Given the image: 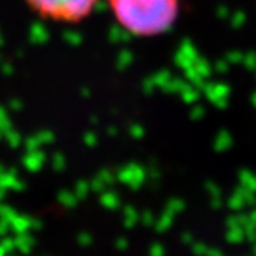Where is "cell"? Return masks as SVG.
Masks as SVG:
<instances>
[{
  "instance_id": "obj_1",
  "label": "cell",
  "mask_w": 256,
  "mask_h": 256,
  "mask_svg": "<svg viewBox=\"0 0 256 256\" xmlns=\"http://www.w3.org/2000/svg\"><path fill=\"white\" fill-rule=\"evenodd\" d=\"M116 24L135 37L168 32L180 15V0H106Z\"/></svg>"
},
{
  "instance_id": "obj_2",
  "label": "cell",
  "mask_w": 256,
  "mask_h": 256,
  "mask_svg": "<svg viewBox=\"0 0 256 256\" xmlns=\"http://www.w3.org/2000/svg\"><path fill=\"white\" fill-rule=\"evenodd\" d=\"M38 17L55 24H80L88 18L100 0H25Z\"/></svg>"
}]
</instances>
